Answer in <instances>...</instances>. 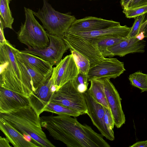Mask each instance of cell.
I'll return each mask as SVG.
<instances>
[{
  "label": "cell",
  "mask_w": 147,
  "mask_h": 147,
  "mask_svg": "<svg viewBox=\"0 0 147 147\" xmlns=\"http://www.w3.org/2000/svg\"><path fill=\"white\" fill-rule=\"evenodd\" d=\"M0 129L14 147H38L27 140L24 135L7 121L0 117Z\"/></svg>",
  "instance_id": "cell-19"
},
{
  "label": "cell",
  "mask_w": 147,
  "mask_h": 147,
  "mask_svg": "<svg viewBox=\"0 0 147 147\" xmlns=\"http://www.w3.org/2000/svg\"><path fill=\"white\" fill-rule=\"evenodd\" d=\"M143 32L145 37L147 38V21L144 23L142 25L140 32Z\"/></svg>",
  "instance_id": "cell-35"
},
{
  "label": "cell",
  "mask_w": 147,
  "mask_h": 147,
  "mask_svg": "<svg viewBox=\"0 0 147 147\" xmlns=\"http://www.w3.org/2000/svg\"><path fill=\"white\" fill-rule=\"evenodd\" d=\"M72 81L74 86L80 92L84 93L88 90V81L87 75L79 72L77 76Z\"/></svg>",
  "instance_id": "cell-26"
},
{
  "label": "cell",
  "mask_w": 147,
  "mask_h": 147,
  "mask_svg": "<svg viewBox=\"0 0 147 147\" xmlns=\"http://www.w3.org/2000/svg\"><path fill=\"white\" fill-rule=\"evenodd\" d=\"M9 141L7 138L0 137V147H11Z\"/></svg>",
  "instance_id": "cell-33"
},
{
  "label": "cell",
  "mask_w": 147,
  "mask_h": 147,
  "mask_svg": "<svg viewBox=\"0 0 147 147\" xmlns=\"http://www.w3.org/2000/svg\"><path fill=\"white\" fill-rule=\"evenodd\" d=\"M123 13L127 18H135L147 13V5L138 7L124 9Z\"/></svg>",
  "instance_id": "cell-28"
},
{
  "label": "cell",
  "mask_w": 147,
  "mask_h": 147,
  "mask_svg": "<svg viewBox=\"0 0 147 147\" xmlns=\"http://www.w3.org/2000/svg\"><path fill=\"white\" fill-rule=\"evenodd\" d=\"M146 45V41L143 40H140L136 37L127 36L121 42L108 48L102 54L105 58L115 56L123 57L130 53H144Z\"/></svg>",
  "instance_id": "cell-13"
},
{
  "label": "cell",
  "mask_w": 147,
  "mask_h": 147,
  "mask_svg": "<svg viewBox=\"0 0 147 147\" xmlns=\"http://www.w3.org/2000/svg\"><path fill=\"white\" fill-rule=\"evenodd\" d=\"M83 94L87 107L86 114L90 118L93 124L103 137L110 141L114 140L115 136L113 130L108 127L105 121L106 107L97 102L88 90Z\"/></svg>",
  "instance_id": "cell-9"
},
{
  "label": "cell",
  "mask_w": 147,
  "mask_h": 147,
  "mask_svg": "<svg viewBox=\"0 0 147 147\" xmlns=\"http://www.w3.org/2000/svg\"><path fill=\"white\" fill-rule=\"evenodd\" d=\"M16 57L18 64L30 88L33 92H35L39 87L45 83L50 77L42 74L26 62Z\"/></svg>",
  "instance_id": "cell-20"
},
{
  "label": "cell",
  "mask_w": 147,
  "mask_h": 147,
  "mask_svg": "<svg viewBox=\"0 0 147 147\" xmlns=\"http://www.w3.org/2000/svg\"><path fill=\"white\" fill-rule=\"evenodd\" d=\"M131 84L141 90V92L147 91V74L140 71L130 74L128 77Z\"/></svg>",
  "instance_id": "cell-24"
},
{
  "label": "cell",
  "mask_w": 147,
  "mask_h": 147,
  "mask_svg": "<svg viewBox=\"0 0 147 147\" xmlns=\"http://www.w3.org/2000/svg\"><path fill=\"white\" fill-rule=\"evenodd\" d=\"M146 5L147 0H132L129 3L127 8H134Z\"/></svg>",
  "instance_id": "cell-31"
},
{
  "label": "cell",
  "mask_w": 147,
  "mask_h": 147,
  "mask_svg": "<svg viewBox=\"0 0 147 147\" xmlns=\"http://www.w3.org/2000/svg\"><path fill=\"white\" fill-rule=\"evenodd\" d=\"M1 117L24 136L30 137L38 147H55L42 130L40 118L30 105L6 113H0Z\"/></svg>",
  "instance_id": "cell-3"
},
{
  "label": "cell",
  "mask_w": 147,
  "mask_h": 147,
  "mask_svg": "<svg viewBox=\"0 0 147 147\" xmlns=\"http://www.w3.org/2000/svg\"><path fill=\"white\" fill-rule=\"evenodd\" d=\"M130 147H147V140L145 141L138 142L131 146Z\"/></svg>",
  "instance_id": "cell-34"
},
{
  "label": "cell",
  "mask_w": 147,
  "mask_h": 147,
  "mask_svg": "<svg viewBox=\"0 0 147 147\" xmlns=\"http://www.w3.org/2000/svg\"><path fill=\"white\" fill-rule=\"evenodd\" d=\"M15 49L8 41L0 44V87L28 98L33 92L17 62Z\"/></svg>",
  "instance_id": "cell-2"
},
{
  "label": "cell",
  "mask_w": 147,
  "mask_h": 147,
  "mask_svg": "<svg viewBox=\"0 0 147 147\" xmlns=\"http://www.w3.org/2000/svg\"><path fill=\"white\" fill-rule=\"evenodd\" d=\"M58 69L53 85L56 91L77 76L78 70L71 54L66 56L57 65Z\"/></svg>",
  "instance_id": "cell-15"
},
{
  "label": "cell",
  "mask_w": 147,
  "mask_h": 147,
  "mask_svg": "<svg viewBox=\"0 0 147 147\" xmlns=\"http://www.w3.org/2000/svg\"><path fill=\"white\" fill-rule=\"evenodd\" d=\"M103 84L107 102L113 115L115 125L119 128L125 123V118L121 104V98L114 85L107 78L100 79Z\"/></svg>",
  "instance_id": "cell-11"
},
{
  "label": "cell",
  "mask_w": 147,
  "mask_h": 147,
  "mask_svg": "<svg viewBox=\"0 0 147 147\" xmlns=\"http://www.w3.org/2000/svg\"><path fill=\"white\" fill-rule=\"evenodd\" d=\"M126 70L123 62L116 58H105L102 61L90 67L88 76V81L103 78L115 79Z\"/></svg>",
  "instance_id": "cell-10"
},
{
  "label": "cell",
  "mask_w": 147,
  "mask_h": 147,
  "mask_svg": "<svg viewBox=\"0 0 147 147\" xmlns=\"http://www.w3.org/2000/svg\"><path fill=\"white\" fill-rule=\"evenodd\" d=\"M132 0H121L120 2L122 8L127 9L130 2Z\"/></svg>",
  "instance_id": "cell-36"
},
{
  "label": "cell",
  "mask_w": 147,
  "mask_h": 147,
  "mask_svg": "<svg viewBox=\"0 0 147 147\" xmlns=\"http://www.w3.org/2000/svg\"><path fill=\"white\" fill-rule=\"evenodd\" d=\"M25 20L17 33L19 41L28 47L42 49L49 45L48 33L35 18L33 11L24 7Z\"/></svg>",
  "instance_id": "cell-4"
},
{
  "label": "cell",
  "mask_w": 147,
  "mask_h": 147,
  "mask_svg": "<svg viewBox=\"0 0 147 147\" xmlns=\"http://www.w3.org/2000/svg\"><path fill=\"white\" fill-rule=\"evenodd\" d=\"M15 53L18 58L26 62L42 74L49 78L50 77L53 68V65L49 62L36 56L16 48Z\"/></svg>",
  "instance_id": "cell-18"
},
{
  "label": "cell",
  "mask_w": 147,
  "mask_h": 147,
  "mask_svg": "<svg viewBox=\"0 0 147 147\" xmlns=\"http://www.w3.org/2000/svg\"><path fill=\"white\" fill-rule=\"evenodd\" d=\"M146 13L134 18L135 21L127 37L129 38L136 37L140 33L141 26L144 22Z\"/></svg>",
  "instance_id": "cell-29"
},
{
  "label": "cell",
  "mask_w": 147,
  "mask_h": 147,
  "mask_svg": "<svg viewBox=\"0 0 147 147\" xmlns=\"http://www.w3.org/2000/svg\"><path fill=\"white\" fill-rule=\"evenodd\" d=\"M90 82V85L88 90L90 94L97 102L110 109L101 80L94 79Z\"/></svg>",
  "instance_id": "cell-21"
},
{
  "label": "cell",
  "mask_w": 147,
  "mask_h": 147,
  "mask_svg": "<svg viewBox=\"0 0 147 147\" xmlns=\"http://www.w3.org/2000/svg\"><path fill=\"white\" fill-rule=\"evenodd\" d=\"M130 29L131 27L120 24L101 30L70 34L89 39L96 43L102 40L111 37L125 38L128 35Z\"/></svg>",
  "instance_id": "cell-16"
},
{
  "label": "cell",
  "mask_w": 147,
  "mask_h": 147,
  "mask_svg": "<svg viewBox=\"0 0 147 147\" xmlns=\"http://www.w3.org/2000/svg\"><path fill=\"white\" fill-rule=\"evenodd\" d=\"M29 105L27 98L0 87V113H6Z\"/></svg>",
  "instance_id": "cell-17"
},
{
  "label": "cell",
  "mask_w": 147,
  "mask_h": 147,
  "mask_svg": "<svg viewBox=\"0 0 147 147\" xmlns=\"http://www.w3.org/2000/svg\"><path fill=\"white\" fill-rule=\"evenodd\" d=\"M147 21V13H146V16H145V17L144 18V20L143 23L146 22Z\"/></svg>",
  "instance_id": "cell-38"
},
{
  "label": "cell",
  "mask_w": 147,
  "mask_h": 147,
  "mask_svg": "<svg viewBox=\"0 0 147 147\" xmlns=\"http://www.w3.org/2000/svg\"><path fill=\"white\" fill-rule=\"evenodd\" d=\"M120 37H111L97 42L98 47L102 53L108 48L112 46L123 40L125 38Z\"/></svg>",
  "instance_id": "cell-27"
},
{
  "label": "cell",
  "mask_w": 147,
  "mask_h": 147,
  "mask_svg": "<svg viewBox=\"0 0 147 147\" xmlns=\"http://www.w3.org/2000/svg\"><path fill=\"white\" fill-rule=\"evenodd\" d=\"M43 5L37 12L33 11L49 34L61 37L76 20L75 16L56 11L47 0H43Z\"/></svg>",
  "instance_id": "cell-5"
},
{
  "label": "cell",
  "mask_w": 147,
  "mask_h": 147,
  "mask_svg": "<svg viewBox=\"0 0 147 147\" xmlns=\"http://www.w3.org/2000/svg\"><path fill=\"white\" fill-rule=\"evenodd\" d=\"M66 115L40 117L41 126L50 135L68 147H110L101 134L82 124L75 118Z\"/></svg>",
  "instance_id": "cell-1"
},
{
  "label": "cell",
  "mask_w": 147,
  "mask_h": 147,
  "mask_svg": "<svg viewBox=\"0 0 147 147\" xmlns=\"http://www.w3.org/2000/svg\"><path fill=\"white\" fill-rule=\"evenodd\" d=\"M86 114L87 107L83 93L79 92L72 80L55 91L51 102Z\"/></svg>",
  "instance_id": "cell-6"
},
{
  "label": "cell",
  "mask_w": 147,
  "mask_h": 147,
  "mask_svg": "<svg viewBox=\"0 0 147 147\" xmlns=\"http://www.w3.org/2000/svg\"><path fill=\"white\" fill-rule=\"evenodd\" d=\"M120 24V23L92 16L76 20L71 24L67 33L89 32L101 30Z\"/></svg>",
  "instance_id": "cell-14"
},
{
  "label": "cell",
  "mask_w": 147,
  "mask_h": 147,
  "mask_svg": "<svg viewBox=\"0 0 147 147\" xmlns=\"http://www.w3.org/2000/svg\"><path fill=\"white\" fill-rule=\"evenodd\" d=\"M44 111L50 112L58 115H68L76 117L83 115L81 112L57 103L50 102Z\"/></svg>",
  "instance_id": "cell-23"
},
{
  "label": "cell",
  "mask_w": 147,
  "mask_h": 147,
  "mask_svg": "<svg viewBox=\"0 0 147 147\" xmlns=\"http://www.w3.org/2000/svg\"><path fill=\"white\" fill-rule=\"evenodd\" d=\"M4 28L2 22L0 19V44H1L5 43L8 41L5 37L3 32Z\"/></svg>",
  "instance_id": "cell-32"
},
{
  "label": "cell",
  "mask_w": 147,
  "mask_h": 147,
  "mask_svg": "<svg viewBox=\"0 0 147 147\" xmlns=\"http://www.w3.org/2000/svg\"><path fill=\"white\" fill-rule=\"evenodd\" d=\"M61 37L69 50L77 51L89 60L90 67L106 58L99 49L97 43L89 39L67 32Z\"/></svg>",
  "instance_id": "cell-7"
},
{
  "label": "cell",
  "mask_w": 147,
  "mask_h": 147,
  "mask_svg": "<svg viewBox=\"0 0 147 147\" xmlns=\"http://www.w3.org/2000/svg\"><path fill=\"white\" fill-rule=\"evenodd\" d=\"M105 123L109 128L113 129L115 125L114 119L110 109L105 108Z\"/></svg>",
  "instance_id": "cell-30"
},
{
  "label": "cell",
  "mask_w": 147,
  "mask_h": 147,
  "mask_svg": "<svg viewBox=\"0 0 147 147\" xmlns=\"http://www.w3.org/2000/svg\"><path fill=\"white\" fill-rule=\"evenodd\" d=\"M140 40H142L145 37L143 32H141L136 36Z\"/></svg>",
  "instance_id": "cell-37"
},
{
  "label": "cell",
  "mask_w": 147,
  "mask_h": 147,
  "mask_svg": "<svg viewBox=\"0 0 147 147\" xmlns=\"http://www.w3.org/2000/svg\"><path fill=\"white\" fill-rule=\"evenodd\" d=\"M54 76L52 73L51 77L45 83L28 98L29 105L39 116L44 111L45 108L51 102L54 92L56 91L53 85Z\"/></svg>",
  "instance_id": "cell-12"
},
{
  "label": "cell",
  "mask_w": 147,
  "mask_h": 147,
  "mask_svg": "<svg viewBox=\"0 0 147 147\" xmlns=\"http://www.w3.org/2000/svg\"><path fill=\"white\" fill-rule=\"evenodd\" d=\"M78 69L79 72L88 76L90 67L89 60L77 51L70 50Z\"/></svg>",
  "instance_id": "cell-25"
},
{
  "label": "cell",
  "mask_w": 147,
  "mask_h": 147,
  "mask_svg": "<svg viewBox=\"0 0 147 147\" xmlns=\"http://www.w3.org/2000/svg\"><path fill=\"white\" fill-rule=\"evenodd\" d=\"M48 34L50 42L48 46L40 49L28 47L22 51L38 57L53 66L56 65L69 49L61 37Z\"/></svg>",
  "instance_id": "cell-8"
},
{
  "label": "cell",
  "mask_w": 147,
  "mask_h": 147,
  "mask_svg": "<svg viewBox=\"0 0 147 147\" xmlns=\"http://www.w3.org/2000/svg\"><path fill=\"white\" fill-rule=\"evenodd\" d=\"M12 0H0V18L4 28L12 29L14 19L10 10L9 4Z\"/></svg>",
  "instance_id": "cell-22"
}]
</instances>
